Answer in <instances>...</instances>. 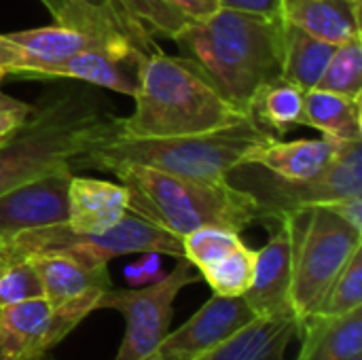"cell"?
Segmentation results:
<instances>
[{
  "label": "cell",
  "mask_w": 362,
  "mask_h": 360,
  "mask_svg": "<svg viewBox=\"0 0 362 360\" xmlns=\"http://www.w3.org/2000/svg\"><path fill=\"white\" fill-rule=\"evenodd\" d=\"M348 360H362V354H358V356H352V359H348Z\"/></svg>",
  "instance_id": "41"
},
{
  "label": "cell",
  "mask_w": 362,
  "mask_h": 360,
  "mask_svg": "<svg viewBox=\"0 0 362 360\" xmlns=\"http://www.w3.org/2000/svg\"><path fill=\"white\" fill-rule=\"evenodd\" d=\"M34 110L36 106L0 91V142L15 134L19 127H23L34 115Z\"/></svg>",
  "instance_id": "31"
},
{
  "label": "cell",
  "mask_w": 362,
  "mask_h": 360,
  "mask_svg": "<svg viewBox=\"0 0 362 360\" xmlns=\"http://www.w3.org/2000/svg\"><path fill=\"white\" fill-rule=\"evenodd\" d=\"M362 308V246L350 257L346 267L333 280L322 303L318 306V316H344Z\"/></svg>",
  "instance_id": "29"
},
{
  "label": "cell",
  "mask_w": 362,
  "mask_h": 360,
  "mask_svg": "<svg viewBox=\"0 0 362 360\" xmlns=\"http://www.w3.org/2000/svg\"><path fill=\"white\" fill-rule=\"evenodd\" d=\"M193 269L187 259H180L170 274H163L151 284L127 291L108 289L100 297L98 310L121 312L127 323L123 342L112 360H142L161 346L170 333L176 297L185 286L197 282Z\"/></svg>",
  "instance_id": "9"
},
{
  "label": "cell",
  "mask_w": 362,
  "mask_h": 360,
  "mask_svg": "<svg viewBox=\"0 0 362 360\" xmlns=\"http://www.w3.org/2000/svg\"><path fill=\"white\" fill-rule=\"evenodd\" d=\"M129 212L127 189L119 182L74 176L68 187V227L85 233H102Z\"/></svg>",
  "instance_id": "16"
},
{
  "label": "cell",
  "mask_w": 362,
  "mask_h": 360,
  "mask_svg": "<svg viewBox=\"0 0 362 360\" xmlns=\"http://www.w3.org/2000/svg\"><path fill=\"white\" fill-rule=\"evenodd\" d=\"M303 98L305 91L284 76L272 79L255 91L248 117L267 134L284 136L303 125Z\"/></svg>",
  "instance_id": "23"
},
{
  "label": "cell",
  "mask_w": 362,
  "mask_h": 360,
  "mask_svg": "<svg viewBox=\"0 0 362 360\" xmlns=\"http://www.w3.org/2000/svg\"><path fill=\"white\" fill-rule=\"evenodd\" d=\"M6 263H8V261H6V257H4V252L0 250V272L4 269V265H6Z\"/></svg>",
  "instance_id": "39"
},
{
  "label": "cell",
  "mask_w": 362,
  "mask_h": 360,
  "mask_svg": "<svg viewBox=\"0 0 362 360\" xmlns=\"http://www.w3.org/2000/svg\"><path fill=\"white\" fill-rule=\"evenodd\" d=\"M0 360H11L8 356H6V352L2 350V346H0Z\"/></svg>",
  "instance_id": "40"
},
{
  "label": "cell",
  "mask_w": 362,
  "mask_h": 360,
  "mask_svg": "<svg viewBox=\"0 0 362 360\" xmlns=\"http://www.w3.org/2000/svg\"><path fill=\"white\" fill-rule=\"evenodd\" d=\"M291 223V310L299 327L316 314L333 280L362 246V231L327 204L288 212Z\"/></svg>",
  "instance_id": "6"
},
{
  "label": "cell",
  "mask_w": 362,
  "mask_h": 360,
  "mask_svg": "<svg viewBox=\"0 0 362 360\" xmlns=\"http://www.w3.org/2000/svg\"><path fill=\"white\" fill-rule=\"evenodd\" d=\"M255 318L257 316L244 297L214 295L185 325L170 331L159 348L178 354L180 359L193 360L225 344Z\"/></svg>",
  "instance_id": "15"
},
{
  "label": "cell",
  "mask_w": 362,
  "mask_h": 360,
  "mask_svg": "<svg viewBox=\"0 0 362 360\" xmlns=\"http://www.w3.org/2000/svg\"><path fill=\"white\" fill-rule=\"evenodd\" d=\"M70 163L30 178L0 195V238L68 223Z\"/></svg>",
  "instance_id": "13"
},
{
  "label": "cell",
  "mask_w": 362,
  "mask_h": 360,
  "mask_svg": "<svg viewBox=\"0 0 362 360\" xmlns=\"http://www.w3.org/2000/svg\"><path fill=\"white\" fill-rule=\"evenodd\" d=\"M91 87L51 93L23 127L0 142V195L72 163L85 149L121 132V117L112 102Z\"/></svg>",
  "instance_id": "2"
},
{
  "label": "cell",
  "mask_w": 362,
  "mask_h": 360,
  "mask_svg": "<svg viewBox=\"0 0 362 360\" xmlns=\"http://www.w3.org/2000/svg\"><path fill=\"white\" fill-rule=\"evenodd\" d=\"M142 360H185L180 359L178 354H172V352H168V350H163V348H157L151 356H146V359Z\"/></svg>",
  "instance_id": "38"
},
{
  "label": "cell",
  "mask_w": 362,
  "mask_h": 360,
  "mask_svg": "<svg viewBox=\"0 0 362 360\" xmlns=\"http://www.w3.org/2000/svg\"><path fill=\"white\" fill-rule=\"evenodd\" d=\"M42 297L40 276L30 259H13L0 272V310Z\"/></svg>",
  "instance_id": "30"
},
{
  "label": "cell",
  "mask_w": 362,
  "mask_h": 360,
  "mask_svg": "<svg viewBox=\"0 0 362 360\" xmlns=\"http://www.w3.org/2000/svg\"><path fill=\"white\" fill-rule=\"evenodd\" d=\"M303 125L337 142L362 140V98L310 89L303 98Z\"/></svg>",
  "instance_id": "22"
},
{
  "label": "cell",
  "mask_w": 362,
  "mask_h": 360,
  "mask_svg": "<svg viewBox=\"0 0 362 360\" xmlns=\"http://www.w3.org/2000/svg\"><path fill=\"white\" fill-rule=\"evenodd\" d=\"M148 55L151 53L136 45L85 49L55 66L40 70L34 79H72L134 98L140 87Z\"/></svg>",
  "instance_id": "14"
},
{
  "label": "cell",
  "mask_w": 362,
  "mask_h": 360,
  "mask_svg": "<svg viewBox=\"0 0 362 360\" xmlns=\"http://www.w3.org/2000/svg\"><path fill=\"white\" fill-rule=\"evenodd\" d=\"M0 250L6 261L28 259L38 255H62L85 265H108L125 255L157 252L182 259V240L155 223L127 212L115 227L102 233L74 231L66 223L30 229L0 240Z\"/></svg>",
  "instance_id": "7"
},
{
  "label": "cell",
  "mask_w": 362,
  "mask_h": 360,
  "mask_svg": "<svg viewBox=\"0 0 362 360\" xmlns=\"http://www.w3.org/2000/svg\"><path fill=\"white\" fill-rule=\"evenodd\" d=\"M297 325L295 320L280 318H255L225 344L193 360H252L257 359L286 327Z\"/></svg>",
  "instance_id": "26"
},
{
  "label": "cell",
  "mask_w": 362,
  "mask_h": 360,
  "mask_svg": "<svg viewBox=\"0 0 362 360\" xmlns=\"http://www.w3.org/2000/svg\"><path fill=\"white\" fill-rule=\"evenodd\" d=\"M218 8L216 0H115V11L148 38H174Z\"/></svg>",
  "instance_id": "20"
},
{
  "label": "cell",
  "mask_w": 362,
  "mask_h": 360,
  "mask_svg": "<svg viewBox=\"0 0 362 360\" xmlns=\"http://www.w3.org/2000/svg\"><path fill=\"white\" fill-rule=\"evenodd\" d=\"M280 17L331 45L361 38V0H280Z\"/></svg>",
  "instance_id": "17"
},
{
  "label": "cell",
  "mask_w": 362,
  "mask_h": 360,
  "mask_svg": "<svg viewBox=\"0 0 362 360\" xmlns=\"http://www.w3.org/2000/svg\"><path fill=\"white\" fill-rule=\"evenodd\" d=\"M4 76H6V74H4V72L0 70V83H2V79H4Z\"/></svg>",
  "instance_id": "42"
},
{
  "label": "cell",
  "mask_w": 362,
  "mask_h": 360,
  "mask_svg": "<svg viewBox=\"0 0 362 360\" xmlns=\"http://www.w3.org/2000/svg\"><path fill=\"white\" fill-rule=\"evenodd\" d=\"M42 282V297L53 303H70L85 297H100L112 289L108 265H85L62 255L28 257Z\"/></svg>",
  "instance_id": "19"
},
{
  "label": "cell",
  "mask_w": 362,
  "mask_h": 360,
  "mask_svg": "<svg viewBox=\"0 0 362 360\" xmlns=\"http://www.w3.org/2000/svg\"><path fill=\"white\" fill-rule=\"evenodd\" d=\"M102 297V295H100ZM100 297H85L53 306L34 297L0 310V346L11 360H40L55 344L72 333L91 312Z\"/></svg>",
  "instance_id": "11"
},
{
  "label": "cell",
  "mask_w": 362,
  "mask_h": 360,
  "mask_svg": "<svg viewBox=\"0 0 362 360\" xmlns=\"http://www.w3.org/2000/svg\"><path fill=\"white\" fill-rule=\"evenodd\" d=\"M227 182L246 191L257 202L261 216L288 214L299 208L362 195V140L344 142L331 166L314 178L286 180L257 163H242L227 174Z\"/></svg>",
  "instance_id": "8"
},
{
  "label": "cell",
  "mask_w": 362,
  "mask_h": 360,
  "mask_svg": "<svg viewBox=\"0 0 362 360\" xmlns=\"http://www.w3.org/2000/svg\"><path fill=\"white\" fill-rule=\"evenodd\" d=\"M344 142L320 138V140H293L284 142L278 138L257 146L246 163H257L267 172L286 180H305L318 176L337 157Z\"/></svg>",
  "instance_id": "18"
},
{
  "label": "cell",
  "mask_w": 362,
  "mask_h": 360,
  "mask_svg": "<svg viewBox=\"0 0 362 360\" xmlns=\"http://www.w3.org/2000/svg\"><path fill=\"white\" fill-rule=\"evenodd\" d=\"M316 89L362 98V38H352L335 47Z\"/></svg>",
  "instance_id": "27"
},
{
  "label": "cell",
  "mask_w": 362,
  "mask_h": 360,
  "mask_svg": "<svg viewBox=\"0 0 362 360\" xmlns=\"http://www.w3.org/2000/svg\"><path fill=\"white\" fill-rule=\"evenodd\" d=\"M134 102V112L121 117L119 136L123 138L193 136L246 119L195 64L159 49L144 62Z\"/></svg>",
  "instance_id": "3"
},
{
  "label": "cell",
  "mask_w": 362,
  "mask_h": 360,
  "mask_svg": "<svg viewBox=\"0 0 362 360\" xmlns=\"http://www.w3.org/2000/svg\"><path fill=\"white\" fill-rule=\"evenodd\" d=\"M267 231V244L257 250L255 278L244 299L257 318L295 320L291 310V223L288 214H265L261 221Z\"/></svg>",
  "instance_id": "12"
},
{
  "label": "cell",
  "mask_w": 362,
  "mask_h": 360,
  "mask_svg": "<svg viewBox=\"0 0 362 360\" xmlns=\"http://www.w3.org/2000/svg\"><path fill=\"white\" fill-rule=\"evenodd\" d=\"M221 8H231L240 13L280 17V0H216Z\"/></svg>",
  "instance_id": "33"
},
{
  "label": "cell",
  "mask_w": 362,
  "mask_h": 360,
  "mask_svg": "<svg viewBox=\"0 0 362 360\" xmlns=\"http://www.w3.org/2000/svg\"><path fill=\"white\" fill-rule=\"evenodd\" d=\"M272 138L276 136L261 129L250 117L223 129L178 138H123L117 134L85 149L70 168L72 172L76 168L110 170L119 163H136L189 180L227 182V174L246 163L248 155Z\"/></svg>",
  "instance_id": "4"
},
{
  "label": "cell",
  "mask_w": 362,
  "mask_h": 360,
  "mask_svg": "<svg viewBox=\"0 0 362 360\" xmlns=\"http://www.w3.org/2000/svg\"><path fill=\"white\" fill-rule=\"evenodd\" d=\"M295 360H348L362 354V308L344 316H310L297 331Z\"/></svg>",
  "instance_id": "21"
},
{
  "label": "cell",
  "mask_w": 362,
  "mask_h": 360,
  "mask_svg": "<svg viewBox=\"0 0 362 360\" xmlns=\"http://www.w3.org/2000/svg\"><path fill=\"white\" fill-rule=\"evenodd\" d=\"M337 45L320 40L297 25L284 21V57L282 76L303 91L316 89L329 59L333 57Z\"/></svg>",
  "instance_id": "24"
},
{
  "label": "cell",
  "mask_w": 362,
  "mask_h": 360,
  "mask_svg": "<svg viewBox=\"0 0 362 360\" xmlns=\"http://www.w3.org/2000/svg\"><path fill=\"white\" fill-rule=\"evenodd\" d=\"M108 172L127 189L129 212L180 240L210 225L242 233L261 219L257 202L229 182L189 180L136 163H119Z\"/></svg>",
  "instance_id": "5"
},
{
  "label": "cell",
  "mask_w": 362,
  "mask_h": 360,
  "mask_svg": "<svg viewBox=\"0 0 362 360\" xmlns=\"http://www.w3.org/2000/svg\"><path fill=\"white\" fill-rule=\"evenodd\" d=\"M295 335H297V325L286 327L257 359L252 360H286V348H288V344H291V339Z\"/></svg>",
  "instance_id": "35"
},
{
  "label": "cell",
  "mask_w": 362,
  "mask_h": 360,
  "mask_svg": "<svg viewBox=\"0 0 362 360\" xmlns=\"http://www.w3.org/2000/svg\"><path fill=\"white\" fill-rule=\"evenodd\" d=\"M121 45L136 42L117 28H76L53 23L47 28L6 32L0 34V70L6 76L34 79L40 70L64 62L78 51Z\"/></svg>",
  "instance_id": "10"
},
{
  "label": "cell",
  "mask_w": 362,
  "mask_h": 360,
  "mask_svg": "<svg viewBox=\"0 0 362 360\" xmlns=\"http://www.w3.org/2000/svg\"><path fill=\"white\" fill-rule=\"evenodd\" d=\"M40 2L47 6V11L53 15V19H59L70 6V0H40Z\"/></svg>",
  "instance_id": "36"
},
{
  "label": "cell",
  "mask_w": 362,
  "mask_h": 360,
  "mask_svg": "<svg viewBox=\"0 0 362 360\" xmlns=\"http://www.w3.org/2000/svg\"><path fill=\"white\" fill-rule=\"evenodd\" d=\"M159 257L157 252H146L144 259L140 263H134L125 269V276L129 282L134 284H151L155 280H159L163 274H161V263H159Z\"/></svg>",
  "instance_id": "32"
},
{
  "label": "cell",
  "mask_w": 362,
  "mask_h": 360,
  "mask_svg": "<svg viewBox=\"0 0 362 360\" xmlns=\"http://www.w3.org/2000/svg\"><path fill=\"white\" fill-rule=\"evenodd\" d=\"M70 2H76V4H83L87 8H95V11H115V0H70Z\"/></svg>",
  "instance_id": "37"
},
{
  "label": "cell",
  "mask_w": 362,
  "mask_h": 360,
  "mask_svg": "<svg viewBox=\"0 0 362 360\" xmlns=\"http://www.w3.org/2000/svg\"><path fill=\"white\" fill-rule=\"evenodd\" d=\"M244 240L238 231L227 227H199L182 238V259H187L197 272L223 259Z\"/></svg>",
  "instance_id": "28"
},
{
  "label": "cell",
  "mask_w": 362,
  "mask_h": 360,
  "mask_svg": "<svg viewBox=\"0 0 362 360\" xmlns=\"http://www.w3.org/2000/svg\"><path fill=\"white\" fill-rule=\"evenodd\" d=\"M255 263H257V250L248 248L242 242L223 259L204 267L199 274L210 284L214 295L244 297L255 278Z\"/></svg>",
  "instance_id": "25"
},
{
  "label": "cell",
  "mask_w": 362,
  "mask_h": 360,
  "mask_svg": "<svg viewBox=\"0 0 362 360\" xmlns=\"http://www.w3.org/2000/svg\"><path fill=\"white\" fill-rule=\"evenodd\" d=\"M180 57L195 64L223 98L248 117L255 91L282 76L284 21L218 8L172 38Z\"/></svg>",
  "instance_id": "1"
},
{
  "label": "cell",
  "mask_w": 362,
  "mask_h": 360,
  "mask_svg": "<svg viewBox=\"0 0 362 360\" xmlns=\"http://www.w3.org/2000/svg\"><path fill=\"white\" fill-rule=\"evenodd\" d=\"M0 240H2V238H0Z\"/></svg>",
  "instance_id": "43"
},
{
  "label": "cell",
  "mask_w": 362,
  "mask_h": 360,
  "mask_svg": "<svg viewBox=\"0 0 362 360\" xmlns=\"http://www.w3.org/2000/svg\"><path fill=\"white\" fill-rule=\"evenodd\" d=\"M331 210H335L344 221H348L352 227H356L362 231V195H352V197H344L337 202L327 204Z\"/></svg>",
  "instance_id": "34"
}]
</instances>
